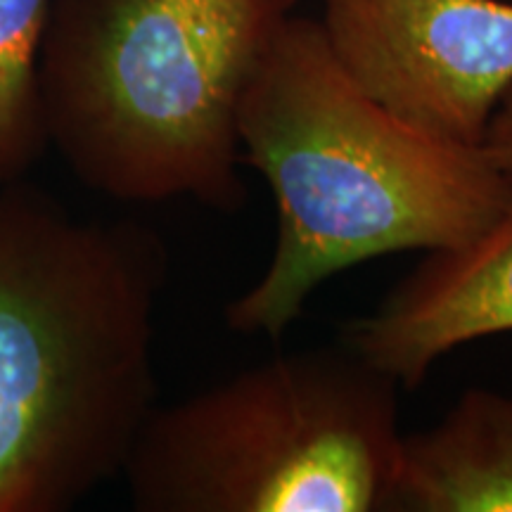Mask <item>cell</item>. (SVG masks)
Returning a JSON list of instances; mask_svg holds the SVG:
<instances>
[{
    "label": "cell",
    "instance_id": "cell-1",
    "mask_svg": "<svg viewBox=\"0 0 512 512\" xmlns=\"http://www.w3.org/2000/svg\"><path fill=\"white\" fill-rule=\"evenodd\" d=\"M166 271L152 228L0 188V512L72 510L124 472L157 408Z\"/></svg>",
    "mask_w": 512,
    "mask_h": 512
},
{
    "label": "cell",
    "instance_id": "cell-2",
    "mask_svg": "<svg viewBox=\"0 0 512 512\" xmlns=\"http://www.w3.org/2000/svg\"><path fill=\"white\" fill-rule=\"evenodd\" d=\"M238 131L242 159L278 207L271 264L226 306L238 335L280 337L344 268L463 245L512 195V178L482 147L434 138L363 93L316 19L283 24L242 98Z\"/></svg>",
    "mask_w": 512,
    "mask_h": 512
},
{
    "label": "cell",
    "instance_id": "cell-3",
    "mask_svg": "<svg viewBox=\"0 0 512 512\" xmlns=\"http://www.w3.org/2000/svg\"><path fill=\"white\" fill-rule=\"evenodd\" d=\"M299 0H55L41 53L48 145L119 202L245 207L238 117Z\"/></svg>",
    "mask_w": 512,
    "mask_h": 512
},
{
    "label": "cell",
    "instance_id": "cell-4",
    "mask_svg": "<svg viewBox=\"0 0 512 512\" xmlns=\"http://www.w3.org/2000/svg\"><path fill=\"white\" fill-rule=\"evenodd\" d=\"M401 384L344 344L268 358L155 408L124 472L138 512H387Z\"/></svg>",
    "mask_w": 512,
    "mask_h": 512
},
{
    "label": "cell",
    "instance_id": "cell-5",
    "mask_svg": "<svg viewBox=\"0 0 512 512\" xmlns=\"http://www.w3.org/2000/svg\"><path fill=\"white\" fill-rule=\"evenodd\" d=\"M320 27L384 110L434 138L482 147L512 86V3L323 0Z\"/></svg>",
    "mask_w": 512,
    "mask_h": 512
},
{
    "label": "cell",
    "instance_id": "cell-6",
    "mask_svg": "<svg viewBox=\"0 0 512 512\" xmlns=\"http://www.w3.org/2000/svg\"><path fill=\"white\" fill-rule=\"evenodd\" d=\"M503 332H512V195L475 238L425 252L373 313L351 320L344 344L413 392L441 356Z\"/></svg>",
    "mask_w": 512,
    "mask_h": 512
},
{
    "label": "cell",
    "instance_id": "cell-7",
    "mask_svg": "<svg viewBox=\"0 0 512 512\" xmlns=\"http://www.w3.org/2000/svg\"><path fill=\"white\" fill-rule=\"evenodd\" d=\"M387 512H512V396L472 387L403 437Z\"/></svg>",
    "mask_w": 512,
    "mask_h": 512
},
{
    "label": "cell",
    "instance_id": "cell-8",
    "mask_svg": "<svg viewBox=\"0 0 512 512\" xmlns=\"http://www.w3.org/2000/svg\"><path fill=\"white\" fill-rule=\"evenodd\" d=\"M55 0H0V188L17 183L48 147L41 53Z\"/></svg>",
    "mask_w": 512,
    "mask_h": 512
},
{
    "label": "cell",
    "instance_id": "cell-9",
    "mask_svg": "<svg viewBox=\"0 0 512 512\" xmlns=\"http://www.w3.org/2000/svg\"><path fill=\"white\" fill-rule=\"evenodd\" d=\"M482 150L503 174L512 178V86L503 95L501 105L496 107L494 117L489 121V128H486L482 140Z\"/></svg>",
    "mask_w": 512,
    "mask_h": 512
}]
</instances>
